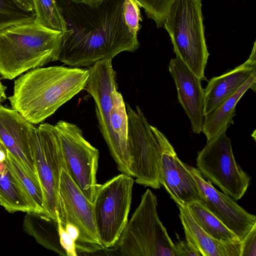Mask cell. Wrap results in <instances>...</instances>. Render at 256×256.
<instances>
[{"instance_id":"3","label":"cell","mask_w":256,"mask_h":256,"mask_svg":"<svg viewBox=\"0 0 256 256\" xmlns=\"http://www.w3.org/2000/svg\"><path fill=\"white\" fill-rule=\"evenodd\" d=\"M64 32L34 21L0 30V76L12 80L58 60Z\"/></svg>"},{"instance_id":"33","label":"cell","mask_w":256,"mask_h":256,"mask_svg":"<svg viewBox=\"0 0 256 256\" xmlns=\"http://www.w3.org/2000/svg\"><path fill=\"white\" fill-rule=\"evenodd\" d=\"M76 3H84L86 4H97L102 2L104 0H70Z\"/></svg>"},{"instance_id":"27","label":"cell","mask_w":256,"mask_h":256,"mask_svg":"<svg viewBox=\"0 0 256 256\" xmlns=\"http://www.w3.org/2000/svg\"><path fill=\"white\" fill-rule=\"evenodd\" d=\"M142 7L149 18L152 20L157 28L164 27V23L174 0H136Z\"/></svg>"},{"instance_id":"26","label":"cell","mask_w":256,"mask_h":256,"mask_svg":"<svg viewBox=\"0 0 256 256\" xmlns=\"http://www.w3.org/2000/svg\"><path fill=\"white\" fill-rule=\"evenodd\" d=\"M36 23L48 28L64 32L66 24L56 0H32Z\"/></svg>"},{"instance_id":"16","label":"cell","mask_w":256,"mask_h":256,"mask_svg":"<svg viewBox=\"0 0 256 256\" xmlns=\"http://www.w3.org/2000/svg\"><path fill=\"white\" fill-rule=\"evenodd\" d=\"M160 181L177 205L188 206L202 202V195L195 180L176 153H164L162 158Z\"/></svg>"},{"instance_id":"12","label":"cell","mask_w":256,"mask_h":256,"mask_svg":"<svg viewBox=\"0 0 256 256\" xmlns=\"http://www.w3.org/2000/svg\"><path fill=\"white\" fill-rule=\"evenodd\" d=\"M112 60L98 61L89 66V75L84 90L94 98L98 128L116 162L118 158L116 144L110 124L112 105V92L117 88Z\"/></svg>"},{"instance_id":"13","label":"cell","mask_w":256,"mask_h":256,"mask_svg":"<svg viewBox=\"0 0 256 256\" xmlns=\"http://www.w3.org/2000/svg\"><path fill=\"white\" fill-rule=\"evenodd\" d=\"M36 128L17 111L0 105V141L18 160L28 176L40 186L32 145Z\"/></svg>"},{"instance_id":"32","label":"cell","mask_w":256,"mask_h":256,"mask_svg":"<svg viewBox=\"0 0 256 256\" xmlns=\"http://www.w3.org/2000/svg\"><path fill=\"white\" fill-rule=\"evenodd\" d=\"M6 87L4 86L0 80V105L2 102L4 101L6 98Z\"/></svg>"},{"instance_id":"6","label":"cell","mask_w":256,"mask_h":256,"mask_svg":"<svg viewBox=\"0 0 256 256\" xmlns=\"http://www.w3.org/2000/svg\"><path fill=\"white\" fill-rule=\"evenodd\" d=\"M157 198L148 188L116 246L124 256H176L174 244L160 220Z\"/></svg>"},{"instance_id":"7","label":"cell","mask_w":256,"mask_h":256,"mask_svg":"<svg viewBox=\"0 0 256 256\" xmlns=\"http://www.w3.org/2000/svg\"><path fill=\"white\" fill-rule=\"evenodd\" d=\"M134 182L122 173L97 186L93 211L99 240L105 249L116 246L128 222Z\"/></svg>"},{"instance_id":"23","label":"cell","mask_w":256,"mask_h":256,"mask_svg":"<svg viewBox=\"0 0 256 256\" xmlns=\"http://www.w3.org/2000/svg\"><path fill=\"white\" fill-rule=\"evenodd\" d=\"M188 208L198 224L210 236L220 241H240L238 237L200 202Z\"/></svg>"},{"instance_id":"29","label":"cell","mask_w":256,"mask_h":256,"mask_svg":"<svg viewBox=\"0 0 256 256\" xmlns=\"http://www.w3.org/2000/svg\"><path fill=\"white\" fill-rule=\"evenodd\" d=\"M240 256H256V224L240 240Z\"/></svg>"},{"instance_id":"1","label":"cell","mask_w":256,"mask_h":256,"mask_svg":"<svg viewBox=\"0 0 256 256\" xmlns=\"http://www.w3.org/2000/svg\"><path fill=\"white\" fill-rule=\"evenodd\" d=\"M56 0L66 27L58 60L74 68L90 66L139 48L138 36L130 32L124 20V0L92 4Z\"/></svg>"},{"instance_id":"21","label":"cell","mask_w":256,"mask_h":256,"mask_svg":"<svg viewBox=\"0 0 256 256\" xmlns=\"http://www.w3.org/2000/svg\"><path fill=\"white\" fill-rule=\"evenodd\" d=\"M22 228L25 233L34 237L45 248L66 256L60 242L57 220L43 214L26 212Z\"/></svg>"},{"instance_id":"22","label":"cell","mask_w":256,"mask_h":256,"mask_svg":"<svg viewBox=\"0 0 256 256\" xmlns=\"http://www.w3.org/2000/svg\"><path fill=\"white\" fill-rule=\"evenodd\" d=\"M5 161L0 162V205L9 213L37 212Z\"/></svg>"},{"instance_id":"8","label":"cell","mask_w":256,"mask_h":256,"mask_svg":"<svg viewBox=\"0 0 256 256\" xmlns=\"http://www.w3.org/2000/svg\"><path fill=\"white\" fill-rule=\"evenodd\" d=\"M228 128L207 142L198 152L196 166L204 178L238 200L247 190L250 178L234 158L230 140L226 136Z\"/></svg>"},{"instance_id":"31","label":"cell","mask_w":256,"mask_h":256,"mask_svg":"<svg viewBox=\"0 0 256 256\" xmlns=\"http://www.w3.org/2000/svg\"><path fill=\"white\" fill-rule=\"evenodd\" d=\"M176 256H202L194 246L187 240H178L174 244Z\"/></svg>"},{"instance_id":"15","label":"cell","mask_w":256,"mask_h":256,"mask_svg":"<svg viewBox=\"0 0 256 256\" xmlns=\"http://www.w3.org/2000/svg\"><path fill=\"white\" fill-rule=\"evenodd\" d=\"M168 70L176 84L178 102L190 121L192 130L200 134L204 118L202 80L176 58L170 60Z\"/></svg>"},{"instance_id":"34","label":"cell","mask_w":256,"mask_h":256,"mask_svg":"<svg viewBox=\"0 0 256 256\" xmlns=\"http://www.w3.org/2000/svg\"><path fill=\"white\" fill-rule=\"evenodd\" d=\"M0 150H4L6 152V148L0 140Z\"/></svg>"},{"instance_id":"9","label":"cell","mask_w":256,"mask_h":256,"mask_svg":"<svg viewBox=\"0 0 256 256\" xmlns=\"http://www.w3.org/2000/svg\"><path fill=\"white\" fill-rule=\"evenodd\" d=\"M56 214L62 222H68L78 229L80 239L76 245L78 254L105 249L99 240L92 204L74 182L66 164L60 174Z\"/></svg>"},{"instance_id":"28","label":"cell","mask_w":256,"mask_h":256,"mask_svg":"<svg viewBox=\"0 0 256 256\" xmlns=\"http://www.w3.org/2000/svg\"><path fill=\"white\" fill-rule=\"evenodd\" d=\"M124 16L125 22L130 30L138 36L140 29V6L136 0H124Z\"/></svg>"},{"instance_id":"2","label":"cell","mask_w":256,"mask_h":256,"mask_svg":"<svg viewBox=\"0 0 256 256\" xmlns=\"http://www.w3.org/2000/svg\"><path fill=\"white\" fill-rule=\"evenodd\" d=\"M88 69L62 66L40 67L21 74L9 96L11 108L34 124L52 115L84 90Z\"/></svg>"},{"instance_id":"11","label":"cell","mask_w":256,"mask_h":256,"mask_svg":"<svg viewBox=\"0 0 256 256\" xmlns=\"http://www.w3.org/2000/svg\"><path fill=\"white\" fill-rule=\"evenodd\" d=\"M68 170L74 182L92 204L98 184L96 172L99 152L84 137L76 124L59 120L54 125Z\"/></svg>"},{"instance_id":"14","label":"cell","mask_w":256,"mask_h":256,"mask_svg":"<svg viewBox=\"0 0 256 256\" xmlns=\"http://www.w3.org/2000/svg\"><path fill=\"white\" fill-rule=\"evenodd\" d=\"M202 195V203L241 240L256 224V216L238 205L234 198L216 189L197 168L186 164Z\"/></svg>"},{"instance_id":"20","label":"cell","mask_w":256,"mask_h":256,"mask_svg":"<svg viewBox=\"0 0 256 256\" xmlns=\"http://www.w3.org/2000/svg\"><path fill=\"white\" fill-rule=\"evenodd\" d=\"M112 100L109 121L118 148V158L116 164L122 173L132 176L127 146L128 118L126 105L117 88L112 92Z\"/></svg>"},{"instance_id":"18","label":"cell","mask_w":256,"mask_h":256,"mask_svg":"<svg viewBox=\"0 0 256 256\" xmlns=\"http://www.w3.org/2000/svg\"><path fill=\"white\" fill-rule=\"evenodd\" d=\"M186 240L194 246L202 256H240V240H218L206 233L196 222L188 206L177 205Z\"/></svg>"},{"instance_id":"25","label":"cell","mask_w":256,"mask_h":256,"mask_svg":"<svg viewBox=\"0 0 256 256\" xmlns=\"http://www.w3.org/2000/svg\"><path fill=\"white\" fill-rule=\"evenodd\" d=\"M35 16L32 0H0V30L32 22Z\"/></svg>"},{"instance_id":"4","label":"cell","mask_w":256,"mask_h":256,"mask_svg":"<svg viewBox=\"0 0 256 256\" xmlns=\"http://www.w3.org/2000/svg\"><path fill=\"white\" fill-rule=\"evenodd\" d=\"M128 118L127 146L131 176L136 182L154 189L160 188V168L164 153H176L166 136L151 126L140 108L126 104Z\"/></svg>"},{"instance_id":"24","label":"cell","mask_w":256,"mask_h":256,"mask_svg":"<svg viewBox=\"0 0 256 256\" xmlns=\"http://www.w3.org/2000/svg\"><path fill=\"white\" fill-rule=\"evenodd\" d=\"M6 163L38 213L46 214L44 198L40 184L26 173L18 160L6 149Z\"/></svg>"},{"instance_id":"19","label":"cell","mask_w":256,"mask_h":256,"mask_svg":"<svg viewBox=\"0 0 256 256\" xmlns=\"http://www.w3.org/2000/svg\"><path fill=\"white\" fill-rule=\"evenodd\" d=\"M256 72L232 95L210 113L206 115L202 126V132L207 142L218 134L226 126L234 124L236 116V107L242 96L248 89L255 92Z\"/></svg>"},{"instance_id":"17","label":"cell","mask_w":256,"mask_h":256,"mask_svg":"<svg viewBox=\"0 0 256 256\" xmlns=\"http://www.w3.org/2000/svg\"><path fill=\"white\" fill-rule=\"evenodd\" d=\"M256 72V42L248 58L222 74L212 78L204 89V116L210 113L235 93Z\"/></svg>"},{"instance_id":"5","label":"cell","mask_w":256,"mask_h":256,"mask_svg":"<svg viewBox=\"0 0 256 256\" xmlns=\"http://www.w3.org/2000/svg\"><path fill=\"white\" fill-rule=\"evenodd\" d=\"M202 0H174L164 23L176 58L201 80L209 56L206 42Z\"/></svg>"},{"instance_id":"30","label":"cell","mask_w":256,"mask_h":256,"mask_svg":"<svg viewBox=\"0 0 256 256\" xmlns=\"http://www.w3.org/2000/svg\"><path fill=\"white\" fill-rule=\"evenodd\" d=\"M56 216L58 225L60 242L62 247L64 250L66 256H78V254L76 250L75 242L62 224L58 216Z\"/></svg>"},{"instance_id":"10","label":"cell","mask_w":256,"mask_h":256,"mask_svg":"<svg viewBox=\"0 0 256 256\" xmlns=\"http://www.w3.org/2000/svg\"><path fill=\"white\" fill-rule=\"evenodd\" d=\"M32 145L35 166L44 196L46 214L56 220L60 177L66 162L54 126L48 123L40 124Z\"/></svg>"}]
</instances>
